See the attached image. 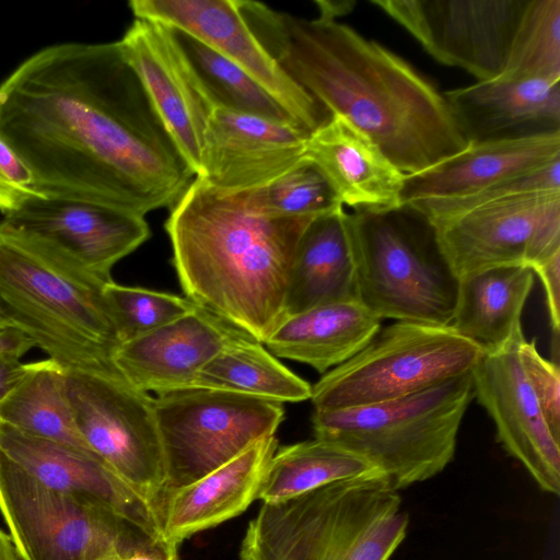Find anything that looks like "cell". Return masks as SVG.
<instances>
[{"instance_id": "cell-1", "label": "cell", "mask_w": 560, "mask_h": 560, "mask_svg": "<svg viewBox=\"0 0 560 560\" xmlns=\"http://www.w3.org/2000/svg\"><path fill=\"white\" fill-rule=\"evenodd\" d=\"M0 137L47 198L145 217L196 177L118 42L57 44L24 60L0 84Z\"/></svg>"}, {"instance_id": "cell-2", "label": "cell", "mask_w": 560, "mask_h": 560, "mask_svg": "<svg viewBox=\"0 0 560 560\" xmlns=\"http://www.w3.org/2000/svg\"><path fill=\"white\" fill-rule=\"evenodd\" d=\"M238 5L291 79L329 115L369 136L406 176L468 147L444 93L385 46L337 20L300 18L257 1Z\"/></svg>"}, {"instance_id": "cell-3", "label": "cell", "mask_w": 560, "mask_h": 560, "mask_svg": "<svg viewBox=\"0 0 560 560\" xmlns=\"http://www.w3.org/2000/svg\"><path fill=\"white\" fill-rule=\"evenodd\" d=\"M170 209L165 231L185 298L264 343L285 316L294 254L314 218L260 215L196 177Z\"/></svg>"}, {"instance_id": "cell-4", "label": "cell", "mask_w": 560, "mask_h": 560, "mask_svg": "<svg viewBox=\"0 0 560 560\" xmlns=\"http://www.w3.org/2000/svg\"><path fill=\"white\" fill-rule=\"evenodd\" d=\"M104 281L74 258L0 222V308L66 373L121 374Z\"/></svg>"}, {"instance_id": "cell-5", "label": "cell", "mask_w": 560, "mask_h": 560, "mask_svg": "<svg viewBox=\"0 0 560 560\" xmlns=\"http://www.w3.org/2000/svg\"><path fill=\"white\" fill-rule=\"evenodd\" d=\"M409 516L380 471L262 503L242 540L241 560H389Z\"/></svg>"}, {"instance_id": "cell-6", "label": "cell", "mask_w": 560, "mask_h": 560, "mask_svg": "<svg viewBox=\"0 0 560 560\" xmlns=\"http://www.w3.org/2000/svg\"><path fill=\"white\" fill-rule=\"evenodd\" d=\"M475 398L471 371L421 392L372 405L316 410L314 436L361 457L396 490L440 474Z\"/></svg>"}, {"instance_id": "cell-7", "label": "cell", "mask_w": 560, "mask_h": 560, "mask_svg": "<svg viewBox=\"0 0 560 560\" xmlns=\"http://www.w3.org/2000/svg\"><path fill=\"white\" fill-rule=\"evenodd\" d=\"M357 301L381 320L451 326L459 278L433 226L408 208L347 212Z\"/></svg>"}, {"instance_id": "cell-8", "label": "cell", "mask_w": 560, "mask_h": 560, "mask_svg": "<svg viewBox=\"0 0 560 560\" xmlns=\"http://www.w3.org/2000/svg\"><path fill=\"white\" fill-rule=\"evenodd\" d=\"M0 514L22 560H124L176 547L102 504L43 485L1 453Z\"/></svg>"}, {"instance_id": "cell-9", "label": "cell", "mask_w": 560, "mask_h": 560, "mask_svg": "<svg viewBox=\"0 0 560 560\" xmlns=\"http://www.w3.org/2000/svg\"><path fill=\"white\" fill-rule=\"evenodd\" d=\"M482 350L451 326L396 320L312 386L316 410L401 398L468 373Z\"/></svg>"}, {"instance_id": "cell-10", "label": "cell", "mask_w": 560, "mask_h": 560, "mask_svg": "<svg viewBox=\"0 0 560 560\" xmlns=\"http://www.w3.org/2000/svg\"><path fill=\"white\" fill-rule=\"evenodd\" d=\"M154 416L168 491L200 479L255 442L275 435L284 409L280 402L240 393L190 388L154 397Z\"/></svg>"}, {"instance_id": "cell-11", "label": "cell", "mask_w": 560, "mask_h": 560, "mask_svg": "<svg viewBox=\"0 0 560 560\" xmlns=\"http://www.w3.org/2000/svg\"><path fill=\"white\" fill-rule=\"evenodd\" d=\"M67 386L89 447L158 509L166 477L154 397L121 374L67 373Z\"/></svg>"}, {"instance_id": "cell-12", "label": "cell", "mask_w": 560, "mask_h": 560, "mask_svg": "<svg viewBox=\"0 0 560 560\" xmlns=\"http://www.w3.org/2000/svg\"><path fill=\"white\" fill-rule=\"evenodd\" d=\"M458 278L488 268H534L560 253V191L526 194L431 224Z\"/></svg>"}, {"instance_id": "cell-13", "label": "cell", "mask_w": 560, "mask_h": 560, "mask_svg": "<svg viewBox=\"0 0 560 560\" xmlns=\"http://www.w3.org/2000/svg\"><path fill=\"white\" fill-rule=\"evenodd\" d=\"M436 61L500 77L528 0H372Z\"/></svg>"}, {"instance_id": "cell-14", "label": "cell", "mask_w": 560, "mask_h": 560, "mask_svg": "<svg viewBox=\"0 0 560 560\" xmlns=\"http://www.w3.org/2000/svg\"><path fill=\"white\" fill-rule=\"evenodd\" d=\"M136 19L180 30L237 66L311 133L329 114L282 69L249 27L238 0H131Z\"/></svg>"}, {"instance_id": "cell-15", "label": "cell", "mask_w": 560, "mask_h": 560, "mask_svg": "<svg viewBox=\"0 0 560 560\" xmlns=\"http://www.w3.org/2000/svg\"><path fill=\"white\" fill-rule=\"evenodd\" d=\"M518 330L503 347L482 352L471 370L475 398L495 427L497 441L542 491L560 492V441L553 435L518 358Z\"/></svg>"}, {"instance_id": "cell-16", "label": "cell", "mask_w": 560, "mask_h": 560, "mask_svg": "<svg viewBox=\"0 0 560 560\" xmlns=\"http://www.w3.org/2000/svg\"><path fill=\"white\" fill-rule=\"evenodd\" d=\"M308 136L290 121L214 107L196 178L224 194L264 187L304 159Z\"/></svg>"}, {"instance_id": "cell-17", "label": "cell", "mask_w": 560, "mask_h": 560, "mask_svg": "<svg viewBox=\"0 0 560 560\" xmlns=\"http://www.w3.org/2000/svg\"><path fill=\"white\" fill-rule=\"evenodd\" d=\"M118 43L167 132L196 175L205 131L214 109L206 89L167 26L135 18Z\"/></svg>"}, {"instance_id": "cell-18", "label": "cell", "mask_w": 560, "mask_h": 560, "mask_svg": "<svg viewBox=\"0 0 560 560\" xmlns=\"http://www.w3.org/2000/svg\"><path fill=\"white\" fill-rule=\"evenodd\" d=\"M5 226L74 258L112 281L114 266L150 237L145 217L96 203L32 197L3 215Z\"/></svg>"}, {"instance_id": "cell-19", "label": "cell", "mask_w": 560, "mask_h": 560, "mask_svg": "<svg viewBox=\"0 0 560 560\" xmlns=\"http://www.w3.org/2000/svg\"><path fill=\"white\" fill-rule=\"evenodd\" d=\"M0 453L43 485L102 504L163 537L156 506L97 455L27 434L2 421Z\"/></svg>"}, {"instance_id": "cell-20", "label": "cell", "mask_w": 560, "mask_h": 560, "mask_svg": "<svg viewBox=\"0 0 560 560\" xmlns=\"http://www.w3.org/2000/svg\"><path fill=\"white\" fill-rule=\"evenodd\" d=\"M238 331L195 305L176 320L121 342L113 361L125 380L144 393L202 388L203 368Z\"/></svg>"}, {"instance_id": "cell-21", "label": "cell", "mask_w": 560, "mask_h": 560, "mask_svg": "<svg viewBox=\"0 0 560 560\" xmlns=\"http://www.w3.org/2000/svg\"><path fill=\"white\" fill-rule=\"evenodd\" d=\"M304 159L322 172L340 205L355 212L400 209L405 174L365 133L338 115L310 133Z\"/></svg>"}, {"instance_id": "cell-22", "label": "cell", "mask_w": 560, "mask_h": 560, "mask_svg": "<svg viewBox=\"0 0 560 560\" xmlns=\"http://www.w3.org/2000/svg\"><path fill=\"white\" fill-rule=\"evenodd\" d=\"M276 435L264 438L200 479L165 491L158 503L164 539L178 545L192 535L242 514L258 497Z\"/></svg>"}, {"instance_id": "cell-23", "label": "cell", "mask_w": 560, "mask_h": 560, "mask_svg": "<svg viewBox=\"0 0 560 560\" xmlns=\"http://www.w3.org/2000/svg\"><path fill=\"white\" fill-rule=\"evenodd\" d=\"M556 160H560V130L469 142L463 152L405 176L400 205L470 195Z\"/></svg>"}, {"instance_id": "cell-24", "label": "cell", "mask_w": 560, "mask_h": 560, "mask_svg": "<svg viewBox=\"0 0 560 560\" xmlns=\"http://www.w3.org/2000/svg\"><path fill=\"white\" fill-rule=\"evenodd\" d=\"M444 95L469 142L560 130V80L498 77Z\"/></svg>"}, {"instance_id": "cell-25", "label": "cell", "mask_w": 560, "mask_h": 560, "mask_svg": "<svg viewBox=\"0 0 560 560\" xmlns=\"http://www.w3.org/2000/svg\"><path fill=\"white\" fill-rule=\"evenodd\" d=\"M381 322L358 301L327 303L287 315L262 345L276 358L325 374L359 352Z\"/></svg>"}, {"instance_id": "cell-26", "label": "cell", "mask_w": 560, "mask_h": 560, "mask_svg": "<svg viewBox=\"0 0 560 560\" xmlns=\"http://www.w3.org/2000/svg\"><path fill=\"white\" fill-rule=\"evenodd\" d=\"M347 301H357V276L342 207L314 218L302 234L290 270L285 316Z\"/></svg>"}, {"instance_id": "cell-27", "label": "cell", "mask_w": 560, "mask_h": 560, "mask_svg": "<svg viewBox=\"0 0 560 560\" xmlns=\"http://www.w3.org/2000/svg\"><path fill=\"white\" fill-rule=\"evenodd\" d=\"M534 275L532 268L515 265L460 277L451 327L482 352L500 349L522 329L521 316Z\"/></svg>"}, {"instance_id": "cell-28", "label": "cell", "mask_w": 560, "mask_h": 560, "mask_svg": "<svg viewBox=\"0 0 560 560\" xmlns=\"http://www.w3.org/2000/svg\"><path fill=\"white\" fill-rule=\"evenodd\" d=\"M0 421L27 434L93 453L75 423L67 373L48 358L35 361L0 401Z\"/></svg>"}, {"instance_id": "cell-29", "label": "cell", "mask_w": 560, "mask_h": 560, "mask_svg": "<svg viewBox=\"0 0 560 560\" xmlns=\"http://www.w3.org/2000/svg\"><path fill=\"white\" fill-rule=\"evenodd\" d=\"M201 385L280 404L304 401L312 394V385L242 330L203 368Z\"/></svg>"}, {"instance_id": "cell-30", "label": "cell", "mask_w": 560, "mask_h": 560, "mask_svg": "<svg viewBox=\"0 0 560 560\" xmlns=\"http://www.w3.org/2000/svg\"><path fill=\"white\" fill-rule=\"evenodd\" d=\"M378 471L329 441L315 438L277 448L266 468L257 499L285 500L338 480Z\"/></svg>"}, {"instance_id": "cell-31", "label": "cell", "mask_w": 560, "mask_h": 560, "mask_svg": "<svg viewBox=\"0 0 560 560\" xmlns=\"http://www.w3.org/2000/svg\"><path fill=\"white\" fill-rule=\"evenodd\" d=\"M168 28L214 107L295 124L285 110L237 66L190 34Z\"/></svg>"}, {"instance_id": "cell-32", "label": "cell", "mask_w": 560, "mask_h": 560, "mask_svg": "<svg viewBox=\"0 0 560 560\" xmlns=\"http://www.w3.org/2000/svg\"><path fill=\"white\" fill-rule=\"evenodd\" d=\"M236 195L248 209L268 218H315L342 208L325 176L307 159L268 185Z\"/></svg>"}, {"instance_id": "cell-33", "label": "cell", "mask_w": 560, "mask_h": 560, "mask_svg": "<svg viewBox=\"0 0 560 560\" xmlns=\"http://www.w3.org/2000/svg\"><path fill=\"white\" fill-rule=\"evenodd\" d=\"M500 77L560 80V0H528Z\"/></svg>"}, {"instance_id": "cell-34", "label": "cell", "mask_w": 560, "mask_h": 560, "mask_svg": "<svg viewBox=\"0 0 560 560\" xmlns=\"http://www.w3.org/2000/svg\"><path fill=\"white\" fill-rule=\"evenodd\" d=\"M120 343L160 327L190 312L196 304L176 294L116 283L104 285Z\"/></svg>"}, {"instance_id": "cell-35", "label": "cell", "mask_w": 560, "mask_h": 560, "mask_svg": "<svg viewBox=\"0 0 560 560\" xmlns=\"http://www.w3.org/2000/svg\"><path fill=\"white\" fill-rule=\"evenodd\" d=\"M560 191V160L505 178L470 195L447 199H425L405 207L430 224L515 196Z\"/></svg>"}, {"instance_id": "cell-36", "label": "cell", "mask_w": 560, "mask_h": 560, "mask_svg": "<svg viewBox=\"0 0 560 560\" xmlns=\"http://www.w3.org/2000/svg\"><path fill=\"white\" fill-rule=\"evenodd\" d=\"M518 358L544 416L560 441V372L556 362L541 357L536 341L522 339Z\"/></svg>"}, {"instance_id": "cell-37", "label": "cell", "mask_w": 560, "mask_h": 560, "mask_svg": "<svg viewBox=\"0 0 560 560\" xmlns=\"http://www.w3.org/2000/svg\"><path fill=\"white\" fill-rule=\"evenodd\" d=\"M32 197H43L32 171L0 137V211H14Z\"/></svg>"}, {"instance_id": "cell-38", "label": "cell", "mask_w": 560, "mask_h": 560, "mask_svg": "<svg viewBox=\"0 0 560 560\" xmlns=\"http://www.w3.org/2000/svg\"><path fill=\"white\" fill-rule=\"evenodd\" d=\"M533 271L544 285L550 326L557 339L560 327V253L534 267Z\"/></svg>"}, {"instance_id": "cell-39", "label": "cell", "mask_w": 560, "mask_h": 560, "mask_svg": "<svg viewBox=\"0 0 560 560\" xmlns=\"http://www.w3.org/2000/svg\"><path fill=\"white\" fill-rule=\"evenodd\" d=\"M34 362L24 363L19 358L0 354V401L33 368Z\"/></svg>"}, {"instance_id": "cell-40", "label": "cell", "mask_w": 560, "mask_h": 560, "mask_svg": "<svg viewBox=\"0 0 560 560\" xmlns=\"http://www.w3.org/2000/svg\"><path fill=\"white\" fill-rule=\"evenodd\" d=\"M34 347V342L16 328L0 330V354H9L21 359Z\"/></svg>"}, {"instance_id": "cell-41", "label": "cell", "mask_w": 560, "mask_h": 560, "mask_svg": "<svg viewBox=\"0 0 560 560\" xmlns=\"http://www.w3.org/2000/svg\"><path fill=\"white\" fill-rule=\"evenodd\" d=\"M354 0L342 1H316L319 10V18L336 20L338 16L348 14L355 5Z\"/></svg>"}, {"instance_id": "cell-42", "label": "cell", "mask_w": 560, "mask_h": 560, "mask_svg": "<svg viewBox=\"0 0 560 560\" xmlns=\"http://www.w3.org/2000/svg\"><path fill=\"white\" fill-rule=\"evenodd\" d=\"M124 560H179L177 547H164L154 551L137 553Z\"/></svg>"}, {"instance_id": "cell-43", "label": "cell", "mask_w": 560, "mask_h": 560, "mask_svg": "<svg viewBox=\"0 0 560 560\" xmlns=\"http://www.w3.org/2000/svg\"><path fill=\"white\" fill-rule=\"evenodd\" d=\"M0 560H22L9 535L0 528Z\"/></svg>"}, {"instance_id": "cell-44", "label": "cell", "mask_w": 560, "mask_h": 560, "mask_svg": "<svg viewBox=\"0 0 560 560\" xmlns=\"http://www.w3.org/2000/svg\"><path fill=\"white\" fill-rule=\"evenodd\" d=\"M5 328H11L8 320L5 319L1 308H0V330L1 329H5Z\"/></svg>"}]
</instances>
